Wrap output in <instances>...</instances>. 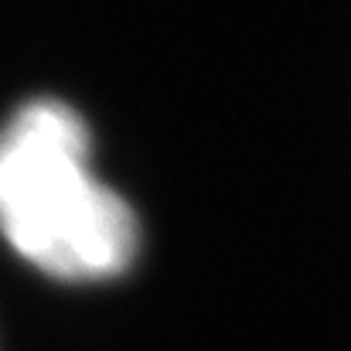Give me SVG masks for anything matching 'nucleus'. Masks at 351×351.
Instances as JSON below:
<instances>
[{
	"mask_svg": "<svg viewBox=\"0 0 351 351\" xmlns=\"http://www.w3.org/2000/svg\"><path fill=\"white\" fill-rule=\"evenodd\" d=\"M89 126L62 99H31L0 126V232L65 283L126 273L140 249L133 208L93 174Z\"/></svg>",
	"mask_w": 351,
	"mask_h": 351,
	"instance_id": "f257e3e1",
	"label": "nucleus"
}]
</instances>
